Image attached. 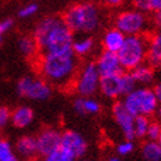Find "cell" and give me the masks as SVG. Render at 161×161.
I'll return each instance as SVG.
<instances>
[{
  "label": "cell",
  "mask_w": 161,
  "mask_h": 161,
  "mask_svg": "<svg viewBox=\"0 0 161 161\" xmlns=\"http://www.w3.org/2000/svg\"><path fill=\"white\" fill-rule=\"evenodd\" d=\"M77 58L74 51L39 53L33 63L39 76L51 86L60 91H69L74 89L80 68Z\"/></svg>",
  "instance_id": "6da1fadb"
},
{
  "label": "cell",
  "mask_w": 161,
  "mask_h": 161,
  "mask_svg": "<svg viewBox=\"0 0 161 161\" xmlns=\"http://www.w3.org/2000/svg\"><path fill=\"white\" fill-rule=\"evenodd\" d=\"M33 37L39 53H67L72 51L74 31L59 16H47L37 24Z\"/></svg>",
  "instance_id": "7a4b0ae2"
},
{
  "label": "cell",
  "mask_w": 161,
  "mask_h": 161,
  "mask_svg": "<svg viewBox=\"0 0 161 161\" xmlns=\"http://www.w3.org/2000/svg\"><path fill=\"white\" fill-rule=\"evenodd\" d=\"M62 19L74 33H93L98 29L101 17L93 3H76L64 11Z\"/></svg>",
  "instance_id": "3957f363"
},
{
  "label": "cell",
  "mask_w": 161,
  "mask_h": 161,
  "mask_svg": "<svg viewBox=\"0 0 161 161\" xmlns=\"http://www.w3.org/2000/svg\"><path fill=\"white\" fill-rule=\"evenodd\" d=\"M148 41L149 36L146 33L126 36L122 47L117 53L123 69L131 71L136 66L144 63L148 53Z\"/></svg>",
  "instance_id": "277c9868"
},
{
  "label": "cell",
  "mask_w": 161,
  "mask_h": 161,
  "mask_svg": "<svg viewBox=\"0 0 161 161\" xmlns=\"http://www.w3.org/2000/svg\"><path fill=\"white\" fill-rule=\"evenodd\" d=\"M125 108L131 113L134 117L136 115H155V111L158 106L157 97L153 89L149 88H135V89L125 96L123 98Z\"/></svg>",
  "instance_id": "5b68a950"
},
{
  "label": "cell",
  "mask_w": 161,
  "mask_h": 161,
  "mask_svg": "<svg viewBox=\"0 0 161 161\" xmlns=\"http://www.w3.org/2000/svg\"><path fill=\"white\" fill-rule=\"evenodd\" d=\"M100 79L101 75L96 66V62H88L79 68L74 91L83 97H92L98 91Z\"/></svg>",
  "instance_id": "8992f818"
},
{
  "label": "cell",
  "mask_w": 161,
  "mask_h": 161,
  "mask_svg": "<svg viewBox=\"0 0 161 161\" xmlns=\"http://www.w3.org/2000/svg\"><path fill=\"white\" fill-rule=\"evenodd\" d=\"M20 97L29 98L33 101H45L51 97L53 86L45 81L42 77H31V76H24L19 80L16 85Z\"/></svg>",
  "instance_id": "52a82bcc"
},
{
  "label": "cell",
  "mask_w": 161,
  "mask_h": 161,
  "mask_svg": "<svg viewBox=\"0 0 161 161\" xmlns=\"http://www.w3.org/2000/svg\"><path fill=\"white\" fill-rule=\"evenodd\" d=\"M147 26V19L143 12L136 9L123 11L115 17V28L119 29L125 36H134L144 33Z\"/></svg>",
  "instance_id": "ba28073f"
},
{
  "label": "cell",
  "mask_w": 161,
  "mask_h": 161,
  "mask_svg": "<svg viewBox=\"0 0 161 161\" xmlns=\"http://www.w3.org/2000/svg\"><path fill=\"white\" fill-rule=\"evenodd\" d=\"M60 148L74 157L81 158L88 151V143L81 134L74 130H66L60 135Z\"/></svg>",
  "instance_id": "9c48e42d"
},
{
  "label": "cell",
  "mask_w": 161,
  "mask_h": 161,
  "mask_svg": "<svg viewBox=\"0 0 161 161\" xmlns=\"http://www.w3.org/2000/svg\"><path fill=\"white\" fill-rule=\"evenodd\" d=\"M111 113H113V118H114L115 123L120 128L125 139L134 140L135 139V136H134V119H135V117L125 108L123 102L122 101L114 102Z\"/></svg>",
  "instance_id": "30bf717a"
},
{
  "label": "cell",
  "mask_w": 161,
  "mask_h": 161,
  "mask_svg": "<svg viewBox=\"0 0 161 161\" xmlns=\"http://www.w3.org/2000/svg\"><path fill=\"white\" fill-rule=\"evenodd\" d=\"M60 135L62 132L51 127H46L41 130V132L36 136L38 156L45 157L55 149H58L60 147Z\"/></svg>",
  "instance_id": "8fae6325"
},
{
  "label": "cell",
  "mask_w": 161,
  "mask_h": 161,
  "mask_svg": "<svg viewBox=\"0 0 161 161\" xmlns=\"http://www.w3.org/2000/svg\"><path fill=\"white\" fill-rule=\"evenodd\" d=\"M96 66H97V69L101 76L117 75L123 71L122 66H120L119 58H118V54L106 51V50H103L101 53L97 62H96Z\"/></svg>",
  "instance_id": "7c38bea8"
},
{
  "label": "cell",
  "mask_w": 161,
  "mask_h": 161,
  "mask_svg": "<svg viewBox=\"0 0 161 161\" xmlns=\"http://www.w3.org/2000/svg\"><path fill=\"white\" fill-rule=\"evenodd\" d=\"M122 72H120V74H122ZM120 74L101 76L98 91L105 96V97L111 98V100L120 97Z\"/></svg>",
  "instance_id": "4fadbf2b"
},
{
  "label": "cell",
  "mask_w": 161,
  "mask_h": 161,
  "mask_svg": "<svg viewBox=\"0 0 161 161\" xmlns=\"http://www.w3.org/2000/svg\"><path fill=\"white\" fill-rule=\"evenodd\" d=\"M16 153L20 157L31 160L33 157L38 156L37 151V142L36 136L31 135H24L16 142Z\"/></svg>",
  "instance_id": "5bb4252c"
},
{
  "label": "cell",
  "mask_w": 161,
  "mask_h": 161,
  "mask_svg": "<svg viewBox=\"0 0 161 161\" xmlns=\"http://www.w3.org/2000/svg\"><path fill=\"white\" fill-rule=\"evenodd\" d=\"M74 109L79 115H94L101 111V103L92 97L80 96L74 101Z\"/></svg>",
  "instance_id": "9a60e30c"
},
{
  "label": "cell",
  "mask_w": 161,
  "mask_h": 161,
  "mask_svg": "<svg viewBox=\"0 0 161 161\" xmlns=\"http://www.w3.org/2000/svg\"><path fill=\"white\" fill-rule=\"evenodd\" d=\"M126 36L117 28H113L105 31L102 38V46L103 50L106 51H111V53H118V50L122 47L123 42H125Z\"/></svg>",
  "instance_id": "2e32d148"
},
{
  "label": "cell",
  "mask_w": 161,
  "mask_h": 161,
  "mask_svg": "<svg viewBox=\"0 0 161 161\" xmlns=\"http://www.w3.org/2000/svg\"><path fill=\"white\" fill-rule=\"evenodd\" d=\"M34 119V111L30 106H19L11 114V123L16 128H25L31 125Z\"/></svg>",
  "instance_id": "e0dca14e"
},
{
  "label": "cell",
  "mask_w": 161,
  "mask_h": 161,
  "mask_svg": "<svg viewBox=\"0 0 161 161\" xmlns=\"http://www.w3.org/2000/svg\"><path fill=\"white\" fill-rule=\"evenodd\" d=\"M147 59L153 68L161 67V31L149 36Z\"/></svg>",
  "instance_id": "ac0fdd59"
},
{
  "label": "cell",
  "mask_w": 161,
  "mask_h": 161,
  "mask_svg": "<svg viewBox=\"0 0 161 161\" xmlns=\"http://www.w3.org/2000/svg\"><path fill=\"white\" fill-rule=\"evenodd\" d=\"M130 74L136 81V84H143V85L151 84L153 81V77H155L153 67H152L149 63L148 64H146V63L139 64V66H136L135 68H132L130 71Z\"/></svg>",
  "instance_id": "d6986e66"
},
{
  "label": "cell",
  "mask_w": 161,
  "mask_h": 161,
  "mask_svg": "<svg viewBox=\"0 0 161 161\" xmlns=\"http://www.w3.org/2000/svg\"><path fill=\"white\" fill-rule=\"evenodd\" d=\"M19 50L20 53L33 62L39 55V49L33 36H24L19 39Z\"/></svg>",
  "instance_id": "ffe728a7"
},
{
  "label": "cell",
  "mask_w": 161,
  "mask_h": 161,
  "mask_svg": "<svg viewBox=\"0 0 161 161\" xmlns=\"http://www.w3.org/2000/svg\"><path fill=\"white\" fill-rule=\"evenodd\" d=\"M142 155L146 161H161V147L157 140H147L142 146Z\"/></svg>",
  "instance_id": "44dd1931"
},
{
  "label": "cell",
  "mask_w": 161,
  "mask_h": 161,
  "mask_svg": "<svg viewBox=\"0 0 161 161\" xmlns=\"http://www.w3.org/2000/svg\"><path fill=\"white\" fill-rule=\"evenodd\" d=\"M94 47L93 39L89 37H84L80 39H75L74 45H72V51L76 56H85L88 54H91Z\"/></svg>",
  "instance_id": "7402d4cb"
},
{
  "label": "cell",
  "mask_w": 161,
  "mask_h": 161,
  "mask_svg": "<svg viewBox=\"0 0 161 161\" xmlns=\"http://www.w3.org/2000/svg\"><path fill=\"white\" fill-rule=\"evenodd\" d=\"M149 122H151V119L147 115H136L135 117V119H134V136H135V139L146 138Z\"/></svg>",
  "instance_id": "603a6c76"
},
{
  "label": "cell",
  "mask_w": 161,
  "mask_h": 161,
  "mask_svg": "<svg viewBox=\"0 0 161 161\" xmlns=\"http://www.w3.org/2000/svg\"><path fill=\"white\" fill-rule=\"evenodd\" d=\"M135 88H136V81L131 76L130 71L122 72V74H120V96L125 97L128 93H131Z\"/></svg>",
  "instance_id": "cb8c5ba5"
},
{
  "label": "cell",
  "mask_w": 161,
  "mask_h": 161,
  "mask_svg": "<svg viewBox=\"0 0 161 161\" xmlns=\"http://www.w3.org/2000/svg\"><path fill=\"white\" fill-rule=\"evenodd\" d=\"M43 161H75V158L72 157L68 152L62 149L60 147L58 149H55L51 152L50 155H47L43 157Z\"/></svg>",
  "instance_id": "d4e9b609"
},
{
  "label": "cell",
  "mask_w": 161,
  "mask_h": 161,
  "mask_svg": "<svg viewBox=\"0 0 161 161\" xmlns=\"http://www.w3.org/2000/svg\"><path fill=\"white\" fill-rule=\"evenodd\" d=\"M160 134H161V122L160 120H151L146 135L147 140H157L160 138Z\"/></svg>",
  "instance_id": "484cf974"
},
{
  "label": "cell",
  "mask_w": 161,
  "mask_h": 161,
  "mask_svg": "<svg viewBox=\"0 0 161 161\" xmlns=\"http://www.w3.org/2000/svg\"><path fill=\"white\" fill-rule=\"evenodd\" d=\"M13 155H14V152H13L11 143L3 138L0 140V161H5L9 157H12Z\"/></svg>",
  "instance_id": "4316f807"
},
{
  "label": "cell",
  "mask_w": 161,
  "mask_h": 161,
  "mask_svg": "<svg viewBox=\"0 0 161 161\" xmlns=\"http://www.w3.org/2000/svg\"><path fill=\"white\" fill-rule=\"evenodd\" d=\"M135 149V144H134V140H123L122 143H119L118 144V147H117V152H118V155L120 156H127V155H130L131 152H134Z\"/></svg>",
  "instance_id": "83f0119b"
},
{
  "label": "cell",
  "mask_w": 161,
  "mask_h": 161,
  "mask_svg": "<svg viewBox=\"0 0 161 161\" xmlns=\"http://www.w3.org/2000/svg\"><path fill=\"white\" fill-rule=\"evenodd\" d=\"M37 12H38V5L36 3H31V4H28V5L21 8V9L19 11V17L29 19V17H31V16H34Z\"/></svg>",
  "instance_id": "f1b7e54d"
},
{
  "label": "cell",
  "mask_w": 161,
  "mask_h": 161,
  "mask_svg": "<svg viewBox=\"0 0 161 161\" xmlns=\"http://www.w3.org/2000/svg\"><path fill=\"white\" fill-rule=\"evenodd\" d=\"M11 114L12 111L7 106H0V128L5 127L11 122Z\"/></svg>",
  "instance_id": "f546056e"
},
{
  "label": "cell",
  "mask_w": 161,
  "mask_h": 161,
  "mask_svg": "<svg viewBox=\"0 0 161 161\" xmlns=\"http://www.w3.org/2000/svg\"><path fill=\"white\" fill-rule=\"evenodd\" d=\"M132 5H134V9L139 12H143V13L151 12L149 0H132Z\"/></svg>",
  "instance_id": "4dcf8cb0"
},
{
  "label": "cell",
  "mask_w": 161,
  "mask_h": 161,
  "mask_svg": "<svg viewBox=\"0 0 161 161\" xmlns=\"http://www.w3.org/2000/svg\"><path fill=\"white\" fill-rule=\"evenodd\" d=\"M13 25V21L11 19H5V20H2L0 21V36L5 34L8 30H9Z\"/></svg>",
  "instance_id": "1f68e13d"
},
{
  "label": "cell",
  "mask_w": 161,
  "mask_h": 161,
  "mask_svg": "<svg viewBox=\"0 0 161 161\" xmlns=\"http://www.w3.org/2000/svg\"><path fill=\"white\" fill-rule=\"evenodd\" d=\"M151 12H161V0H149Z\"/></svg>",
  "instance_id": "d6a6232c"
},
{
  "label": "cell",
  "mask_w": 161,
  "mask_h": 161,
  "mask_svg": "<svg viewBox=\"0 0 161 161\" xmlns=\"http://www.w3.org/2000/svg\"><path fill=\"white\" fill-rule=\"evenodd\" d=\"M153 92H155L156 97H157L158 103H161V81H160V83H157V84L155 85V88H153Z\"/></svg>",
  "instance_id": "836d02e7"
},
{
  "label": "cell",
  "mask_w": 161,
  "mask_h": 161,
  "mask_svg": "<svg viewBox=\"0 0 161 161\" xmlns=\"http://www.w3.org/2000/svg\"><path fill=\"white\" fill-rule=\"evenodd\" d=\"M155 115L157 117V120L161 122V103H158V106H157V109L155 111Z\"/></svg>",
  "instance_id": "e575fe53"
},
{
  "label": "cell",
  "mask_w": 161,
  "mask_h": 161,
  "mask_svg": "<svg viewBox=\"0 0 161 161\" xmlns=\"http://www.w3.org/2000/svg\"><path fill=\"white\" fill-rule=\"evenodd\" d=\"M105 2L108 4H110V5H118V4H120V0H105Z\"/></svg>",
  "instance_id": "d590c367"
},
{
  "label": "cell",
  "mask_w": 161,
  "mask_h": 161,
  "mask_svg": "<svg viewBox=\"0 0 161 161\" xmlns=\"http://www.w3.org/2000/svg\"><path fill=\"white\" fill-rule=\"evenodd\" d=\"M5 161H20V160H19V157L16 156V155H13L12 157H9V158H8V160H5Z\"/></svg>",
  "instance_id": "8d00e7d4"
},
{
  "label": "cell",
  "mask_w": 161,
  "mask_h": 161,
  "mask_svg": "<svg viewBox=\"0 0 161 161\" xmlns=\"http://www.w3.org/2000/svg\"><path fill=\"white\" fill-rule=\"evenodd\" d=\"M106 161H120L118 157H110V158H108Z\"/></svg>",
  "instance_id": "74e56055"
},
{
  "label": "cell",
  "mask_w": 161,
  "mask_h": 161,
  "mask_svg": "<svg viewBox=\"0 0 161 161\" xmlns=\"http://www.w3.org/2000/svg\"><path fill=\"white\" fill-rule=\"evenodd\" d=\"M157 143H158V144H160V147H161V134H160V138H158V139H157Z\"/></svg>",
  "instance_id": "f35d334b"
},
{
  "label": "cell",
  "mask_w": 161,
  "mask_h": 161,
  "mask_svg": "<svg viewBox=\"0 0 161 161\" xmlns=\"http://www.w3.org/2000/svg\"><path fill=\"white\" fill-rule=\"evenodd\" d=\"M2 41H3V37L0 36V45H2Z\"/></svg>",
  "instance_id": "ab89813d"
},
{
  "label": "cell",
  "mask_w": 161,
  "mask_h": 161,
  "mask_svg": "<svg viewBox=\"0 0 161 161\" xmlns=\"http://www.w3.org/2000/svg\"><path fill=\"white\" fill-rule=\"evenodd\" d=\"M79 161H92V160H79Z\"/></svg>",
  "instance_id": "60d3db41"
},
{
  "label": "cell",
  "mask_w": 161,
  "mask_h": 161,
  "mask_svg": "<svg viewBox=\"0 0 161 161\" xmlns=\"http://www.w3.org/2000/svg\"><path fill=\"white\" fill-rule=\"evenodd\" d=\"M2 139H3V136H2V135H0V140H2Z\"/></svg>",
  "instance_id": "b9f144b4"
},
{
  "label": "cell",
  "mask_w": 161,
  "mask_h": 161,
  "mask_svg": "<svg viewBox=\"0 0 161 161\" xmlns=\"http://www.w3.org/2000/svg\"><path fill=\"white\" fill-rule=\"evenodd\" d=\"M160 26H161V24H160Z\"/></svg>",
  "instance_id": "7bdbcfd3"
}]
</instances>
